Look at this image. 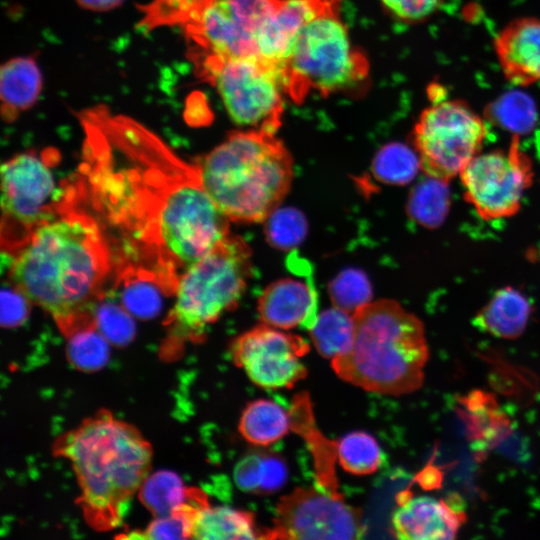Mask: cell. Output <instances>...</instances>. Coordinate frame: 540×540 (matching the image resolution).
Returning <instances> with one entry per match:
<instances>
[{"label": "cell", "instance_id": "6da1fadb", "mask_svg": "<svg viewBox=\"0 0 540 540\" xmlns=\"http://www.w3.org/2000/svg\"><path fill=\"white\" fill-rule=\"evenodd\" d=\"M81 171L99 216L119 235L132 264L166 295L228 236L227 216L204 188L196 163L178 156L134 119L104 107L83 111Z\"/></svg>", "mask_w": 540, "mask_h": 540}, {"label": "cell", "instance_id": "7a4b0ae2", "mask_svg": "<svg viewBox=\"0 0 540 540\" xmlns=\"http://www.w3.org/2000/svg\"><path fill=\"white\" fill-rule=\"evenodd\" d=\"M9 257L12 283L49 312L66 335L94 325L111 253L93 216L72 202L38 226Z\"/></svg>", "mask_w": 540, "mask_h": 540}, {"label": "cell", "instance_id": "3957f363", "mask_svg": "<svg viewBox=\"0 0 540 540\" xmlns=\"http://www.w3.org/2000/svg\"><path fill=\"white\" fill-rule=\"evenodd\" d=\"M57 450L72 465L89 524L117 526L148 476L149 443L130 424L101 413L63 436Z\"/></svg>", "mask_w": 540, "mask_h": 540}, {"label": "cell", "instance_id": "277c9868", "mask_svg": "<svg viewBox=\"0 0 540 540\" xmlns=\"http://www.w3.org/2000/svg\"><path fill=\"white\" fill-rule=\"evenodd\" d=\"M353 320L351 347L331 360L338 377L380 394L419 389L429 357L422 321L390 299L370 301L353 313Z\"/></svg>", "mask_w": 540, "mask_h": 540}, {"label": "cell", "instance_id": "5b68a950", "mask_svg": "<svg viewBox=\"0 0 540 540\" xmlns=\"http://www.w3.org/2000/svg\"><path fill=\"white\" fill-rule=\"evenodd\" d=\"M205 190L230 221L264 222L293 179L292 157L274 133L237 131L198 159Z\"/></svg>", "mask_w": 540, "mask_h": 540}, {"label": "cell", "instance_id": "8992f818", "mask_svg": "<svg viewBox=\"0 0 540 540\" xmlns=\"http://www.w3.org/2000/svg\"><path fill=\"white\" fill-rule=\"evenodd\" d=\"M251 270V250L241 237L229 234L217 243L180 278L167 318L170 337L199 340L209 325L237 306Z\"/></svg>", "mask_w": 540, "mask_h": 540}, {"label": "cell", "instance_id": "52a82bcc", "mask_svg": "<svg viewBox=\"0 0 540 540\" xmlns=\"http://www.w3.org/2000/svg\"><path fill=\"white\" fill-rule=\"evenodd\" d=\"M282 70L287 94L299 102L311 90L327 96L359 84L367 77L369 66L352 45L336 11H327L303 26Z\"/></svg>", "mask_w": 540, "mask_h": 540}, {"label": "cell", "instance_id": "ba28073f", "mask_svg": "<svg viewBox=\"0 0 540 540\" xmlns=\"http://www.w3.org/2000/svg\"><path fill=\"white\" fill-rule=\"evenodd\" d=\"M195 64L199 75L215 87L234 123L276 133L287 94L282 65L258 55L205 58Z\"/></svg>", "mask_w": 540, "mask_h": 540}, {"label": "cell", "instance_id": "9c48e42d", "mask_svg": "<svg viewBox=\"0 0 540 540\" xmlns=\"http://www.w3.org/2000/svg\"><path fill=\"white\" fill-rule=\"evenodd\" d=\"M19 154L1 167L2 248L12 256L34 230L74 202L60 195L51 161L56 154Z\"/></svg>", "mask_w": 540, "mask_h": 540}, {"label": "cell", "instance_id": "30bf717a", "mask_svg": "<svg viewBox=\"0 0 540 540\" xmlns=\"http://www.w3.org/2000/svg\"><path fill=\"white\" fill-rule=\"evenodd\" d=\"M486 136L485 121L467 103L443 99L421 112L413 144L424 174L449 182L480 153Z\"/></svg>", "mask_w": 540, "mask_h": 540}, {"label": "cell", "instance_id": "8fae6325", "mask_svg": "<svg viewBox=\"0 0 540 540\" xmlns=\"http://www.w3.org/2000/svg\"><path fill=\"white\" fill-rule=\"evenodd\" d=\"M533 165L513 136L508 150H494L476 155L459 177L464 198L484 220L515 215L525 191L533 182Z\"/></svg>", "mask_w": 540, "mask_h": 540}, {"label": "cell", "instance_id": "7c38bea8", "mask_svg": "<svg viewBox=\"0 0 540 540\" xmlns=\"http://www.w3.org/2000/svg\"><path fill=\"white\" fill-rule=\"evenodd\" d=\"M265 539H359L366 533L361 511L335 495L313 487L283 496Z\"/></svg>", "mask_w": 540, "mask_h": 540}, {"label": "cell", "instance_id": "4fadbf2b", "mask_svg": "<svg viewBox=\"0 0 540 540\" xmlns=\"http://www.w3.org/2000/svg\"><path fill=\"white\" fill-rule=\"evenodd\" d=\"M309 349L302 337L261 323L235 339L231 351L234 363L254 384L281 389L291 388L306 377L301 358Z\"/></svg>", "mask_w": 540, "mask_h": 540}, {"label": "cell", "instance_id": "5bb4252c", "mask_svg": "<svg viewBox=\"0 0 540 540\" xmlns=\"http://www.w3.org/2000/svg\"><path fill=\"white\" fill-rule=\"evenodd\" d=\"M457 497H406L392 515L393 535L409 540L454 539L465 518Z\"/></svg>", "mask_w": 540, "mask_h": 540}, {"label": "cell", "instance_id": "9a60e30c", "mask_svg": "<svg viewBox=\"0 0 540 540\" xmlns=\"http://www.w3.org/2000/svg\"><path fill=\"white\" fill-rule=\"evenodd\" d=\"M495 53L504 77L514 85L540 83V19L521 17L495 36Z\"/></svg>", "mask_w": 540, "mask_h": 540}, {"label": "cell", "instance_id": "2e32d148", "mask_svg": "<svg viewBox=\"0 0 540 540\" xmlns=\"http://www.w3.org/2000/svg\"><path fill=\"white\" fill-rule=\"evenodd\" d=\"M317 293L303 279L286 277L268 285L257 302L262 323L288 330L295 327L308 331L317 320Z\"/></svg>", "mask_w": 540, "mask_h": 540}, {"label": "cell", "instance_id": "e0dca14e", "mask_svg": "<svg viewBox=\"0 0 540 540\" xmlns=\"http://www.w3.org/2000/svg\"><path fill=\"white\" fill-rule=\"evenodd\" d=\"M336 11L312 0H279L257 35V55L282 65L303 26L316 15Z\"/></svg>", "mask_w": 540, "mask_h": 540}, {"label": "cell", "instance_id": "ac0fdd59", "mask_svg": "<svg viewBox=\"0 0 540 540\" xmlns=\"http://www.w3.org/2000/svg\"><path fill=\"white\" fill-rule=\"evenodd\" d=\"M43 86L41 70L32 56L6 61L0 72L1 115L7 122L34 106Z\"/></svg>", "mask_w": 540, "mask_h": 540}, {"label": "cell", "instance_id": "d6986e66", "mask_svg": "<svg viewBox=\"0 0 540 540\" xmlns=\"http://www.w3.org/2000/svg\"><path fill=\"white\" fill-rule=\"evenodd\" d=\"M532 313L527 297L507 286L498 290L477 313L473 324L480 331L502 339H516L525 331Z\"/></svg>", "mask_w": 540, "mask_h": 540}, {"label": "cell", "instance_id": "ffe728a7", "mask_svg": "<svg viewBox=\"0 0 540 540\" xmlns=\"http://www.w3.org/2000/svg\"><path fill=\"white\" fill-rule=\"evenodd\" d=\"M290 416L291 429L303 435L313 453L319 485L331 494L340 495L334 473L337 442H330L316 429L307 395L302 393L294 398Z\"/></svg>", "mask_w": 540, "mask_h": 540}, {"label": "cell", "instance_id": "44dd1931", "mask_svg": "<svg viewBox=\"0 0 540 540\" xmlns=\"http://www.w3.org/2000/svg\"><path fill=\"white\" fill-rule=\"evenodd\" d=\"M192 538L232 540L262 538L251 513L225 506L201 505L195 512Z\"/></svg>", "mask_w": 540, "mask_h": 540}, {"label": "cell", "instance_id": "7402d4cb", "mask_svg": "<svg viewBox=\"0 0 540 540\" xmlns=\"http://www.w3.org/2000/svg\"><path fill=\"white\" fill-rule=\"evenodd\" d=\"M290 429V412L268 399H259L248 404L239 422V431L243 438L258 446H267L280 440Z\"/></svg>", "mask_w": 540, "mask_h": 540}, {"label": "cell", "instance_id": "603a6c76", "mask_svg": "<svg viewBox=\"0 0 540 540\" xmlns=\"http://www.w3.org/2000/svg\"><path fill=\"white\" fill-rule=\"evenodd\" d=\"M117 284L122 305L131 315L147 319L159 313L165 293L147 271L127 264Z\"/></svg>", "mask_w": 540, "mask_h": 540}, {"label": "cell", "instance_id": "cb8c5ba5", "mask_svg": "<svg viewBox=\"0 0 540 540\" xmlns=\"http://www.w3.org/2000/svg\"><path fill=\"white\" fill-rule=\"evenodd\" d=\"M139 497L155 516H164L194 501L200 494L188 491L176 473L161 470L146 477Z\"/></svg>", "mask_w": 540, "mask_h": 540}, {"label": "cell", "instance_id": "d4e9b609", "mask_svg": "<svg viewBox=\"0 0 540 540\" xmlns=\"http://www.w3.org/2000/svg\"><path fill=\"white\" fill-rule=\"evenodd\" d=\"M309 332L318 353L332 360L345 353L352 345L353 314L333 306L318 315Z\"/></svg>", "mask_w": 540, "mask_h": 540}, {"label": "cell", "instance_id": "484cf974", "mask_svg": "<svg viewBox=\"0 0 540 540\" xmlns=\"http://www.w3.org/2000/svg\"><path fill=\"white\" fill-rule=\"evenodd\" d=\"M426 177V180L419 182L411 191L407 211L418 224L426 228H437L449 211V182Z\"/></svg>", "mask_w": 540, "mask_h": 540}, {"label": "cell", "instance_id": "4316f807", "mask_svg": "<svg viewBox=\"0 0 540 540\" xmlns=\"http://www.w3.org/2000/svg\"><path fill=\"white\" fill-rule=\"evenodd\" d=\"M337 459L347 472L359 476L368 475L380 467L382 453L373 436L355 431L337 442Z\"/></svg>", "mask_w": 540, "mask_h": 540}, {"label": "cell", "instance_id": "83f0119b", "mask_svg": "<svg viewBox=\"0 0 540 540\" xmlns=\"http://www.w3.org/2000/svg\"><path fill=\"white\" fill-rule=\"evenodd\" d=\"M67 336L66 353L74 367L85 372L104 367L109 359V342L95 325L78 328Z\"/></svg>", "mask_w": 540, "mask_h": 540}, {"label": "cell", "instance_id": "f1b7e54d", "mask_svg": "<svg viewBox=\"0 0 540 540\" xmlns=\"http://www.w3.org/2000/svg\"><path fill=\"white\" fill-rule=\"evenodd\" d=\"M418 170L421 167L415 149L398 142L381 148L373 162L376 178L389 184H406L415 178Z\"/></svg>", "mask_w": 540, "mask_h": 540}, {"label": "cell", "instance_id": "f546056e", "mask_svg": "<svg viewBox=\"0 0 540 540\" xmlns=\"http://www.w3.org/2000/svg\"><path fill=\"white\" fill-rule=\"evenodd\" d=\"M333 306L353 314L371 301V286L365 274L355 269L341 272L330 284Z\"/></svg>", "mask_w": 540, "mask_h": 540}, {"label": "cell", "instance_id": "4dcf8cb0", "mask_svg": "<svg viewBox=\"0 0 540 540\" xmlns=\"http://www.w3.org/2000/svg\"><path fill=\"white\" fill-rule=\"evenodd\" d=\"M93 318L95 327L109 343L124 346L135 336V324L123 305L99 300Z\"/></svg>", "mask_w": 540, "mask_h": 540}, {"label": "cell", "instance_id": "1f68e13d", "mask_svg": "<svg viewBox=\"0 0 540 540\" xmlns=\"http://www.w3.org/2000/svg\"><path fill=\"white\" fill-rule=\"evenodd\" d=\"M265 222L268 241L281 250L296 247L306 234V220L301 212L293 208H277Z\"/></svg>", "mask_w": 540, "mask_h": 540}, {"label": "cell", "instance_id": "d6a6232c", "mask_svg": "<svg viewBox=\"0 0 540 540\" xmlns=\"http://www.w3.org/2000/svg\"><path fill=\"white\" fill-rule=\"evenodd\" d=\"M206 501L200 497L175 512L156 516L144 531L145 539H187L192 538L193 517L196 510Z\"/></svg>", "mask_w": 540, "mask_h": 540}, {"label": "cell", "instance_id": "836d02e7", "mask_svg": "<svg viewBox=\"0 0 540 540\" xmlns=\"http://www.w3.org/2000/svg\"><path fill=\"white\" fill-rule=\"evenodd\" d=\"M491 118L503 128L515 133L527 132L534 124V108L521 95L500 100L492 108Z\"/></svg>", "mask_w": 540, "mask_h": 540}, {"label": "cell", "instance_id": "e575fe53", "mask_svg": "<svg viewBox=\"0 0 540 540\" xmlns=\"http://www.w3.org/2000/svg\"><path fill=\"white\" fill-rule=\"evenodd\" d=\"M29 301L15 285H4L1 292L2 326L10 328L22 324L29 313Z\"/></svg>", "mask_w": 540, "mask_h": 540}, {"label": "cell", "instance_id": "d590c367", "mask_svg": "<svg viewBox=\"0 0 540 540\" xmlns=\"http://www.w3.org/2000/svg\"><path fill=\"white\" fill-rule=\"evenodd\" d=\"M395 17L406 22H418L434 13L443 0H381Z\"/></svg>", "mask_w": 540, "mask_h": 540}, {"label": "cell", "instance_id": "8d00e7d4", "mask_svg": "<svg viewBox=\"0 0 540 540\" xmlns=\"http://www.w3.org/2000/svg\"><path fill=\"white\" fill-rule=\"evenodd\" d=\"M287 479L284 462L274 455L260 456L258 469V493H272L280 489Z\"/></svg>", "mask_w": 540, "mask_h": 540}, {"label": "cell", "instance_id": "74e56055", "mask_svg": "<svg viewBox=\"0 0 540 540\" xmlns=\"http://www.w3.org/2000/svg\"><path fill=\"white\" fill-rule=\"evenodd\" d=\"M261 454L244 457L235 467L234 479L237 486L251 493H258V469Z\"/></svg>", "mask_w": 540, "mask_h": 540}, {"label": "cell", "instance_id": "f35d334b", "mask_svg": "<svg viewBox=\"0 0 540 540\" xmlns=\"http://www.w3.org/2000/svg\"><path fill=\"white\" fill-rule=\"evenodd\" d=\"M77 4L90 11L104 12L115 9L123 0H75Z\"/></svg>", "mask_w": 540, "mask_h": 540}, {"label": "cell", "instance_id": "ab89813d", "mask_svg": "<svg viewBox=\"0 0 540 540\" xmlns=\"http://www.w3.org/2000/svg\"><path fill=\"white\" fill-rule=\"evenodd\" d=\"M312 1H314L315 3L323 7L336 9V4H338L340 0H312Z\"/></svg>", "mask_w": 540, "mask_h": 540}]
</instances>
